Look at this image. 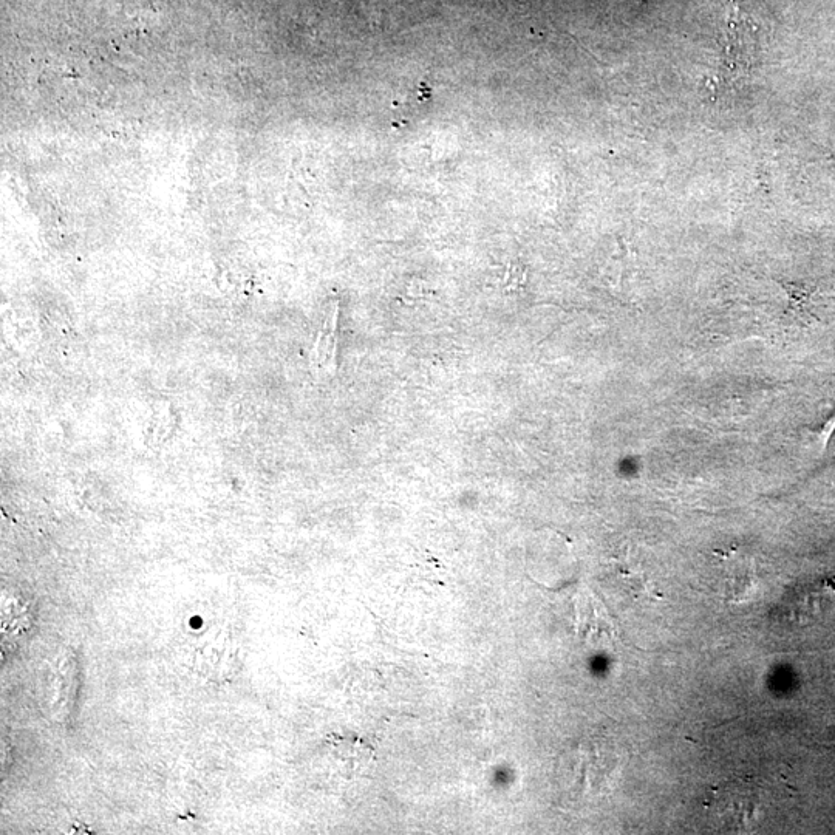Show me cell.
Returning a JSON list of instances; mask_svg holds the SVG:
<instances>
[{
	"mask_svg": "<svg viewBox=\"0 0 835 835\" xmlns=\"http://www.w3.org/2000/svg\"><path fill=\"white\" fill-rule=\"evenodd\" d=\"M317 370L330 375L336 369V314L325 322L314 347Z\"/></svg>",
	"mask_w": 835,
	"mask_h": 835,
	"instance_id": "2",
	"label": "cell"
},
{
	"mask_svg": "<svg viewBox=\"0 0 835 835\" xmlns=\"http://www.w3.org/2000/svg\"><path fill=\"white\" fill-rule=\"evenodd\" d=\"M760 59V38L754 22L737 5L727 8L720 82L732 84L754 72Z\"/></svg>",
	"mask_w": 835,
	"mask_h": 835,
	"instance_id": "1",
	"label": "cell"
}]
</instances>
